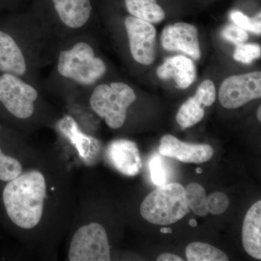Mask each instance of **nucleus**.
Segmentation results:
<instances>
[{"instance_id":"nucleus-25","label":"nucleus","mask_w":261,"mask_h":261,"mask_svg":"<svg viewBox=\"0 0 261 261\" xmlns=\"http://www.w3.org/2000/svg\"><path fill=\"white\" fill-rule=\"evenodd\" d=\"M207 209L208 213L214 215L223 214L227 210L229 205V199L223 192H214L207 197Z\"/></svg>"},{"instance_id":"nucleus-21","label":"nucleus","mask_w":261,"mask_h":261,"mask_svg":"<svg viewBox=\"0 0 261 261\" xmlns=\"http://www.w3.org/2000/svg\"><path fill=\"white\" fill-rule=\"evenodd\" d=\"M230 18L235 25H238L240 28L248 32H253L255 34H261V18L260 13L259 12L254 18H250L240 11H233L230 14Z\"/></svg>"},{"instance_id":"nucleus-17","label":"nucleus","mask_w":261,"mask_h":261,"mask_svg":"<svg viewBox=\"0 0 261 261\" xmlns=\"http://www.w3.org/2000/svg\"><path fill=\"white\" fill-rule=\"evenodd\" d=\"M186 256L189 261H228L224 252L209 244L195 242L186 248Z\"/></svg>"},{"instance_id":"nucleus-5","label":"nucleus","mask_w":261,"mask_h":261,"mask_svg":"<svg viewBox=\"0 0 261 261\" xmlns=\"http://www.w3.org/2000/svg\"><path fill=\"white\" fill-rule=\"evenodd\" d=\"M31 5L58 44L90 32L96 13L94 0H32Z\"/></svg>"},{"instance_id":"nucleus-4","label":"nucleus","mask_w":261,"mask_h":261,"mask_svg":"<svg viewBox=\"0 0 261 261\" xmlns=\"http://www.w3.org/2000/svg\"><path fill=\"white\" fill-rule=\"evenodd\" d=\"M0 119L25 133L56 126L61 119L44 91L18 75L0 73Z\"/></svg>"},{"instance_id":"nucleus-26","label":"nucleus","mask_w":261,"mask_h":261,"mask_svg":"<svg viewBox=\"0 0 261 261\" xmlns=\"http://www.w3.org/2000/svg\"><path fill=\"white\" fill-rule=\"evenodd\" d=\"M221 36L226 40L236 45L243 44L248 39V34L247 31L240 28L238 25H232V24L224 27L221 31Z\"/></svg>"},{"instance_id":"nucleus-28","label":"nucleus","mask_w":261,"mask_h":261,"mask_svg":"<svg viewBox=\"0 0 261 261\" xmlns=\"http://www.w3.org/2000/svg\"><path fill=\"white\" fill-rule=\"evenodd\" d=\"M158 261H182L184 260L181 257L175 255L173 253H166L161 254V255L157 258Z\"/></svg>"},{"instance_id":"nucleus-15","label":"nucleus","mask_w":261,"mask_h":261,"mask_svg":"<svg viewBox=\"0 0 261 261\" xmlns=\"http://www.w3.org/2000/svg\"><path fill=\"white\" fill-rule=\"evenodd\" d=\"M244 249L254 258L261 259V201H257L247 211L242 230Z\"/></svg>"},{"instance_id":"nucleus-6","label":"nucleus","mask_w":261,"mask_h":261,"mask_svg":"<svg viewBox=\"0 0 261 261\" xmlns=\"http://www.w3.org/2000/svg\"><path fill=\"white\" fill-rule=\"evenodd\" d=\"M86 97L91 111L114 130L124 126L128 111L137 99L130 85L115 81L97 84Z\"/></svg>"},{"instance_id":"nucleus-16","label":"nucleus","mask_w":261,"mask_h":261,"mask_svg":"<svg viewBox=\"0 0 261 261\" xmlns=\"http://www.w3.org/2000/svg\"><path fill=\"white\" fill-rule=\"evenodd\" d=\"M127 13L150 23H159L166 18V13L157 0H122Z\"/></svg>"},{"instance_id":"nucleus-12","label":"nucleus","mask_w":261,"mask_h":261,"mask_svg":"<svg viewBox=\"0 0 261 261\" xmlns=\"http://www.w3.org/2000/svg\"><path fill=\"white\" fill-rule=\"evenodd\" d=\"M159 152L181 162L195 164L207 162L214 154L210 145L187 143L170 135L163 136L161 139Z\"/></svg>"},{"instance_id":"nucleus-3","label":"nucleus","mask_w":261,"mask_h":261,"mask_svg":"<svg viewBox=\"0 0 261 261\" xmlns=\"http://www.w3.org/2000/svg\"><path fill=\"white\" fill-rule=\"evenodd\" d=\"M51 66L50 73L42 81L43 90L70 103L83 99L103 82L108 72L90 32L63 41Z\"/></svg>"},{"instance_id":"nucleus-27","label":"nucleus","mask_w":261,"mask_h":261,"mask_svg":"<svg viewBox=\"0 0 261 261\" xmlns=\"http://www.w3.org/2000/svg\"><path fill=\"white\" fill-rule=\"evenodd\" d=\"M32 0H0V13L23 9Z\"/></svg>"},{"instance_id":"nucleus-30","label":"nucleus","mask_w":261,"mask_h":261,"mask_svg":"<svg viewBox=\"0 0 261 261\" xmlns=\"http://www.w3.org/2000/svg\"><path fill=\"white\" fill-rule=\"evenodd\" d=\"M189 224H190V226H192V227H196L197 225V222L195 219H192L189 221Z\"/></svg>"},{"instance_id":"nucleus-22","label":"nucleus","mask_w":261,"mask_h":261,"mask_svg":"<svg viewBox=\"0 0 261 261\" xmlns=\"http://www.w3.org/2000/svg\"><path fill=\"white\" fill-rule=\"evenodd\" d=\"M260 46L255 44L243 43L238 44L233 53V59L245 64H250L252 61L260 58Z\"/></svg>"},{"instance_id":"nucleus-18","label":"nucleus","mask_w":261,"mask_h":261,"mask_svg":"<svg viewBox=\"0 0 261 261\" xmlns=\"http://www.w3.org/2000/svg\"><path fill=\"white\" fill-rule=\"evenodd\" d=\"M205 116L204 108L192 97L184 103L176 115V121L182 128H190L202 121Z\"/></svg>"},{"instance_id":"nucleus-1","label":"nucleus","mask_w":261,"mask_h":261,"mask_svg":"<svg viewBox=\"0 0 261 261\" xmlns=\"http://www.w3.org/2000/svg\"><path fill=\"white\" fill-rule=\"evenodd\" d=\"M68 177L56 165L37 161L6 182L3 202L8 219L34 245L53 243L71 203Z\"/></svg>"},{"instance_id":"nucleus-32","label":"nucleus","mask_w":261,"mask_h":261,"mask_svg":"<svg viewBox=\"0 0 261 261\" xmlns=\"http://www.w3.org/2000/svg\"><path fill=\"white\" fill-rule=\"evenodd\" d=\"M196 171H197V173H201L202 172V170L200 168H197V169H196Z\"/></svg>"},{"instance_id":"nucleus-14","label":"nucleus","mask_w":261,"mask_h":261,"mask_svg":"<svg viewBox=\"0 0 261 261\" xmlns=\"http://www.w3.org/2000/svg\"><path fill=\"white\" fill-rule=\"evenodd\" d=\"M157 75L161 80L173 79L180 89H187L196 80L195 65L192 60L185 56L170 57L158 68Z\"/></svg>"},{"instance_id":"nucleus-11","label":"nucleus","mask_w":261,"mask_h":261,"mask_svg":"<svg viewBox=\"0 0 261 261\" xmlns=\"http://www.w3.org/2000/svg\"><path fill=\"white\" fill-rule=\"evenodd\" d=\"M161 40L166 50L183 51L196 61L201 58L198 31L192 24L177 23L167 25L163 29Z\"/></svg>"},{"instance_id":"nucleus-29","label":"nucleus","mask_w":261,"mask_h":261,"mask_svg":"<svg viewBox=\"0 0 261 261\" xmlns=\"http://www.w3.org/2000/svg\"><path fill=\"white\" fill-rule=\"evenodd\" d=\"M161 232L163 233H171L173 232L172 229L170 228H162L161 229Z\"/></svg>"},{"instance_id":"nucleus-8","label":"nucleus","mask_w":261,"mask_h":261,"mask_svg":"<svg viewBox=\"0 0 261 261\" xmlns=\"http://www.w3.org/2000/svg\"><path fill=\"white\" fill-rule=\"evenodd\" d=\"M67 260H111V245L106 228L96 221L82 223L72 232Z\"/></svg>"},{"instance_id":"nucleus-31","label":"nucleus","mask_w":261,"mask_h":261,"mask_svg":"<svg viewBox=\"0 0 261 261\" xmlns=\"http://www.w3.org/2000/svg\"><path fill=\"white\" fill-rule=\"evenodd\" d=\"M257 116L258 121H261V107H259L258 109H257Z\"/></svg>"},{"instance_id":"nucleus-7","label":"nucleus","mask_w":261,"mask_h":261,"mask_svg":"<svg viewBox=\"0 0 261 261\" xmlns=\"http://www.w3.org/2000/svg\"><path fill=\"white\" fill-rule=\"evenodd\" d=\"M190 209L185 188L178 183L166 184L149 193L140 206V214L151 224L166 226L183 219Z\"/></svg>"},{"instance_id":"nucleus-13","label":"nucleus","mask_w":261,"mask_h":261,"mask_svg":"<svg viewBox=\"0 0 261 261\" xmlns=\"http://www.w3.org/2000/svg\"><path fill=\"white\" fill-rule=\"evenodd\" d=\"M106 154L113 167L123 175L137 176L142 169V160L138 147L132 141H113L108 146Z\"/></svg>"},{"instance_id":"nucleus-23","label":"nucleus","mask_w":261,"mask_h":261,"mask_svg":"<svg viewBox=\"0 0 261 261\" xmlns=\"http://www.w3.org/2000/svg\"><path fill=\"white\" fill-rule=\"evenodd\" d=\"M196 100L203 108L210 107L216 101V91L214 82L205 80L197 87L195 95Z\"/></svg>"},{"instance_id":"nucleus-19","label":"nucleus","mask_w":261,"mask_h":261,"mask_svg":"<svg viewBox=\"0 0 261 261\" xmlns=\"http://www.w3.org/2000/svg\"><path fill=\"white\" fill-rule=\"evenodd\" d=\"M185 196L189 209L198 216H206L207 211V195L203 187L197 183H191L185 188Z\"/></svg>"},{"instance_id":"nucleus-9","label":"nucleus","mask_w":261,"mask_h":261,"mask_svg":"<svg viewBox=\"0 0 261 261\" xmlns=\"http://www.w3.org/2000/svg\"><path fill=\"white\" fill-rule=\"evenodd\" d=\"M121 19L130 58L139 64H152L155 60L157 34L154 25L129 14Z\"/></svg>"},{"instance_id":"nucleus-10","label":"nucleus","mask_w":261,"mask_h":261,"mask_svg":"<svg viewBox=\"0 0 261 261\" xmlns=\"http://www.w3.org/2000/svg\"><path fill=\"white\" fill-rule=\"evenodd\" d=\"M260 97V71L228 77L219 92L220 102L226 109H236Z\"/></svg>"},{"instance_id":"nucleus-24","label":"nucleus","mask_w":261,"mask_h":261,"mask_svg":"<svg viewBox=\"0 0 261 261\" xmlns=\"http://www.w3.org/2000/svg\"><path fill=\"white\" fill-rule=\"evenodd\" d=\"M149 168L150 171L152 183L158 187L166 185L167 181L166 171L163 165L162 159L159 154H154L149 161Z\"/></svg>"},{"instance_id":"nucleus-2","label":"nucleus","mask_w":261,"mask_h":261,"mask_svg":"<svg viewBox=\"0 0 261 261\" xmlns=\"http://www.w3.org/2000/svg\"><path fill=\"white\" fill-rule=\"evenodd\" d=\"M57 47L31 3L0 13V73L18 75L42 88V70L53 63Z\"/></svg>"},{"instance_id":"nucleus-20","label":"nucleus","mask_w":261,"mask_h":261,"mask_svg":"<svg viewBox=\"0 0 261 261\" xmlns=\"http://www.w3.org/2000/svg\"><path fill=\"white\" fill-rule=\"evenodd\" d=\"M25 167V163L13 156L3 152L0 147V181L8 182L21 174Z\"/></svg>"}]
</instances>
